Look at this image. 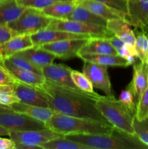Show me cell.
Returning a JSON list of instances; mask_svg holds the SVG:
<instances>
[{
    "instance_id": "obj_9",
    "label": "cell",
    "mask_w": 148,
    "mask_h": 149,
    "mask_svg": "<svg viewBox=\"0 0 148 149\" xmlns=\"http://www.w3.org/2000/svg\"><path fill=\"white\" fill-rule=\"evenodd\" d=\"M65 136L62 134L46 128L44 130L27 131H10L9 137L15 143L28 144L38 146L41 148V146L44 143L56 138Z\"/></svg>"
},
{
    "instance_id": "obj_29",
    "label": "cell",
    "mask_w": 148,
    "mask_h": 149,
    "mask_svg": "<svg viewBox=\"0 0 148 149\" xmlns=\"http://www.w3.org/2000/svg\"><path fill=\"white\" fill-rule=\"evenodd\" d=\"M136 36V50L141 63L148 65V33L134 29Z\"/></svg>"
},
{
    "instance_id": "obj_41",
    "label": "cell",
    "mask_w": 148,
    "mask_h": 149,
    "mask_svg": "<svg viewBox=\"0 0 148 149\" xmlns=\"http://www.w3.org/2000/svg\"><path fill=\"white\" fill-rule=\"evenodd\" d=\"M12 109L10 107V106H4V105L0 104V113H5V112H10L12 111Z\"/></svg>"
},
{
    "instance_id": "obj_25",
    "label": "cell",
    "mask_w": 148,
    "mask_h": 149,
    "mask_svg": "<svg viewBox=\"0 0 148 149\" xmlns=\"http://www.w3.org/2000/svg\"><path fill=\"white\" fill-rule=\"evenodd\" d=\"M75 6L76 3L75 1H58L41 10H39V11L42 14L52 19H65L72 13Z\"/></svg>"
},
{
    "instance_id": "obj_16",
    "label": "cell",
    "mask_w": 148,
    "mask_h": 149,
    "mask_svg": "<svg viewBox=\"0 0 148 149\" xmlns=\"http://www.w3.org/2000/svg\"><path fill=\"white\" fill-rule=\"evenodd\" d=\"M75 3L83 6L91 13L107 20L116 18H123L126 20L129 24L131 25L129 16L100 1L95 0H75Z\"/></svg>"
},
{
    "instance_id": "obj_3",
    "label": "cell",
    "mask_w": 148,
    "mask_h": 149,
    "mask_svg": "<svg viewBox=\"0 0 148 149\" xmlns=\"http://www.w3.org/2000/svg\"><path fill=\"white\" fill-rule=\"evenodd\" d=\"M46 127L64 135L71 134L110 133L114 127L109 122L74 117L55 112L45 122Z\"/></svg>"
},
{
    "instance_id": "obj_31",
    "label": "cell",
    "mask_w": 148,
    "mask_h": 149,
    "mask_svg": "<svg viewBox=\"0 0 148 149\" xmlns=\"http://www.w3.org/2000/svg\"><path fill=\"white\" fill-rule=\"evenodd\" d=\"M13 84L0 86V104L10 107L11 105L20 102L15 94Z\"/></svg>"
},
{
    "instance_id": "obj_21",
    "label": "cell",
    "mask_w": 148,
    "mask_h": 149,
    "mask_svg": "<svg viewBox=\"0 0 148 149\" xmlns=\"http://www.w3.org/2000/svg\"><path fill=\"white\" fill-rule=\"evenodd\" d=\"M78 54H108L118 55L109 39L102 37H91L80 49Z\"/></svg>"
},
{
    "instance_id": "obj_30",
    "label": "cell",
    "mask_w": 148,
    "mask_h": 149,
    "mask_svg": "<svg viewBox=\"0 0 148 149\" xmlns=\"http://www.w3.org/2000/svg\"><path fill=\"white\" fill-rule=\"evenodd\" d=\"M71 77H72L74 84L80 90L86 93H89V94L97 93L94 91V87L91 81L83 72L72 69Z\"/></svg>"
},
{
    "instance_id": "obj_20",
    "label": "cell",
    "mask_w": 148,
    "mask_h": 149,
    "mask_svg": "<svg viewBox=\"0 0 148 149\" xmlns=\"http://www.w3.org/2000/svg\"><path fill=\"white\" fill-rule=\"evenodd\" d=\"M10 108L14 111L23 113L44 123L47 122L52 117V115L56 112L53 109H49V108L32 106V105L26 104L21 102H17L11 105Z\"/></svg>"
},
{
    "instance_id": "obj_13",
    "label": "cell",
    "mask_w": 148,
    "mask_h": 149,
    "mask_svg": "<svg viewBox=\"0 0 148 149\" xmlns=\"http://www.w3.org/2000/svg\"><path fill=\"white\" fill-rule=\"evenodd\" d=\"M30 37L33 46H41L44 44L50 43V42H59V41L68 40V39H89L91 36L89 35L70 33L64 31L45 29L33 33L30 35Z\"/></svg>"
},
{
    "instance_id": "obj_26",
    "label": "cell",
    "mask_w": 148,
    "mask_h": 149,
    "mask_svg": "<svg viewBox=\"0 0 148 149\" xmlns=\"http://www.w3.org/2000/svg\"><path fill=\"white\" fill-rule=\"evenodd\" d=\"M65 19L76 20V21L84 22V23H90V24L99 25V26H106L107 20L100 16L97 15L94 13H91L83 6L77 4L72 13Z\"/></svg>"
},
{
    "instance_id": "obj_6",
    "label": "cell",
    "mask_w": 148,
    "mask_h": 149,
    "mask_svg": "<svg viewBox=\"0 0 148 149\" xmlns=\"http://www.w3.org/2000/svg\"><path fill=\"white\" fill-rule=\"evenodd\" d=\"M47 29L59 30L77 34L89 35L91 37H102L109 39L114 36L106 26L90 24L69 19H52Z\"/></svg>"
},
{
    "instance_id": "obj_27",
    "label": "cell",
    "mask_w": 148,
    "mask_h": 149,
    "mask_svg": "<svg viewBox=\"0 0 148 149\" xmlns=\"http://www.w3.org/2000/svg\"><path fill=\"white\" fill-rule=\"evenodd\" d=\"M0 64L4 67L10 66L42 74L41 68H38L37 66L31 63L28 60L17 53L4 59H0Z\"/></svg>"
},
{
    "instance_id": "obj_10",
    "label": "cell",
    "mask_w": 148,
    "mask_h": 149,
    "mask_svg": "<svg viewBox=\"0 0 148 149\" xmlns=\"http://www.w3.org/2000/svg\"><path fill=\"white\" fill-rule=\"evenodd\" d=\"M89 39H68L50 42L41 45L43 49L52 52L56 58L68 60L77 57L78 51L85 45Z\"/></svg>"
},
{
    "instance_id": "obj_38",
    "label": "cell",
    "mask_w": 148,
    "mask_h": 149,
    "mask_svg": "<svg viewBox=\"0 0 148 149\" xmlns=\"http://www.w3.org/2000/svg\"><path fill=\"white\" fill-rule=\"evenodd\" d=\"M14 36L12 31L7 25H0V45Z\"/></svg>"
},
{
    "instance_id": "obj_33",
    "label": "cell",
    "mask_w": 148,
    "mask_h": 149,
    "mask_svg": "<svg viewBox=\"0 0 148 149\" xmlns=\"http://www.w3.org/2000/svg\"><path fill=\"white\" fill-rule=\"evenodd\" d=\"M118 101L127 109L133 115L135 114L136 111V103L135 100L134 95L132 92L131 89L127 85V87L123 90L119 95Z\"/></svg>"
},
{
    "instance_id": "obj_34",
    "label": "cell",
    "mask_w": 148,
    "mask_h": 149,
    "mask_svg": "<svg viewBox=\"0 0 148 149\" xmlns=\"http://www.w3.org/2000/svg\"><path fill=\"white\" fill-rule=\"evenodd\" d=\"M134 116L138 120H142L148 117V87L136 103Z\"/></svg>"
},
{
    "instance_id": "obj_39",
    "label": "cell",
    "mask_w": 148,
    "mask_h": 149,
    "mask_svg": "<svg viewBox=\"0 0 148 149\" xmlns=\"http://www.w3.org/2000/svg\"><path fill=\"white\" fill-rule=\"evenodd\" d=\"M15 143L11 138L0 137V149H15Z\"/></svg>"
},
{
    "instance_id": "obj_35",
    "label": "cell",
    "mask_w": 148,
    "mask_h": 149,
    "mask_svg": "<svg viewBox=\"0 0 148 149\" xmlns=\"http://www.w3.org/2000/svg\"><path fill=\"white\" fill-rule=\"evenodd\" d=\"M18 4L25 8L41 10L59 0H17Z\"/></svg>"
},
{
    "instance_id": "obj_17",
    "label": "cell",
    "mask_w": 148,
    "mask_h": 149,
    "mask_svg": "<svg viewBox=\"0 0 148 149\" xmlns=\"http://www.w3.org/2000/svg\"><path fill=\"white\" fill-rule=\"evenodd\" d=\"M33 46L30 34L15 35L0 45V59H4Z\"/></svg>"
},
{
    "instance_id": "obj_22",
    "label": "cell",
    "mask_w": 148,
    "mask_h": 149,
    "mask_svg": "<svg viewBox=\"0 0 148 149\" xmlns=\"http://www.w3.org/2000/svg\"><path fill=\"white\" fill-rule=\"evenodd\" d=\"M3 68L12 77L13 79L17 82L39 87L41 86L46 80L42 74H38L33 71L19 69V68L10 66H3Z\"/></svg>"
},
{
    "instance_id": "obj_14",
    "label": "cell",
    "mask_w": 148,
    "mask_h": 149,
    "mask_svg": "<svg viewBox=\"0 0 148 149\" xmlns=\"http://www.w3.org/2000/svg\"><path fill=\"white\" fill-rule=\"evenodd\" d=\"M128 8L131 26L148 33V0H129Z\"/></svg>"
},
{
    "instance_id": "obj_2",
    "label": "cell",
    "mask_w": 148,
    "mask_h": 149,
    "mask_svg": "<svg viewBox=\"0 0 148 149\" xmlns=\"http://www.w3.org/2000/svg\"><path fill=\"white\" fill-rule=\"evenodd\" d=\"M65 137L87 146L89 149L148 148L135 134H130L115 127L110 133L71 134Z\"/></svg>"
},
{
    "instance_id": "obj_11",
    "label": "cell",
    "mask_w": 148,
    "mask_h": 149,
    "mask_svg": "<svg viewBox=\"0 0 148 149\" xmlns=\"http://www.w3.org/2000/svg\"><path fill=\"white\" fill-rule=\"evenodd\" d=\"M41 74L46 80L59 86L80 90L74 84L71 77V69L68 65L59 63L49 64L42 67ZM83 92V91H82Z\"/></svg>"
},
{
    "instance_id": "obj_18",
    "label": "cell",
    "mask_w": 148,
    "mask_h": 149,
    "mask_svg": "<svg viewBox=\"0 0 148 149\" xmlns=\"http://www.w3.org/2000/svg\"><path fill=\"white\" fill-rule=\"evenodd\" d=\"M133 65V77L128 86L131 89L137 103L148 87V65L140 62Z\"/></svg>"
},
{
    "instance_id": "obj_4",
    "label": "cell",
    "mask_w": 148,
    "mask_h": 149,
    "mask_svg": "<svg viewBox=\"0 0 148 149\" xmlns=\"http://www.w3.org/2000/svg\"><path fill=\"white\" fill-rule=\"evenodd\" d=\"M95 105L100 113L113 127L130 134H134L133 115L124 107L115 96L100 95Z\"/></svg>"
},
{
    "instance_id": "obj_8",
    "label": "cell",
    "mask_w": 148,
    "mask_h": 149,
    "mask_svg": "<svg viewBox=\"0 0 148 149\" xmlns=\"http://www.w3.org/2000/svg\"><path fill=\"white\" fill-rule=\"evenodd\" d=\"M107 68V65L84 61L83 73L89 79L94 88L102 90L107 96H114Z\"/></svg>"
},
{
    "instance_id": "obj_40",
    "label": "cell",
    "mask_w": 148,
    "mask_h": 149,
    "mask_svg": "<svg viewBox=\"0 0 148 149\" xmlns=\"http://www.w3.org/2000/svg\"><path fill=\"white\" fill-rule=\"evenodd\" d=\"M10 130L0 125V136H9Z\"/></svg>"
},
{
    "instance_id": "obj_37",
    "label": "cell",
    "mask_w": 148,
    "mask_h": 149,
    "mask_svg": "<svg viewBox=\"0 0 148 149\" xmlns=\"http://www.w3.org/2000/svg\"><path fill=\"white\" fill-rule=\"evenodd\" d=\"M15 82L12 77L8 74L7 71L0 64V86L6 84H13Z\"/></svg>"
},
{
    "instance_id": "obj_24",
    "label": "cell",
    "mask_w": 148,
    "mask_h": 149,
    "mask_svg": "<svg viewBox=\"0 0 148 149\" xmlns=\"http://www.w3.org/2000/svg\"><path fill=\"white\" fill-rule=\"evenodd\" d=\"M83 61L94 63L107 66H129L127 61L118 55H108V54H78L77 55Z\"/></svg>"
},
{
    "instance_id": "obj_42",
    "label": "cell",
    "mask_w": 148,
    "mask_h": 149,
    "mask_svg": "<svg viewBox=\"0 0 148 149\" xmlns=\"http://www.w3.org/2000/svg\"><path fill=\"white\" fill-rule=\"evenodd\" d=\"M59 1H73L75 0H59Z\"/></svg>"
},
{
    "instance_id": "obj_19",
    "label": "cell",
    "mask_w": 148,
    "mask_h": 149,
    "mask_svg": "<svg viewBox=\"0 0 148 149\" xmlns=\"http://www.w3.org/2000/svg\"><path fill=\"white\" fill-rule=\"evenodd\" d=\"M17 54L24 57L39 68L53 63L56 58V56L54 54L43 49L41 46H33L20 51Z\"/></svg>"
},
{
    "instance_id": "obj_5",
    "label": "cell",
    "mask_w": 148,
    "mask_h": 149,
    "mask_svg": "<svg viewBox=\"0 0 148 149\" xmlns=\"http://www.w3.org/2000/svg\"><path fill=\"white\" fill-rule=\"evenodd\" d=\"M52 18L42 14L39 10L26 8V10L12 23L7 26L12 31L14 36L21 34H33L46 29Z\"/></svg>"
},
{
    "instance_id": "obj_15",
    "label": "cell",
    "mask_w": 148,
    "mask_h": 149,
    "mask_svg": "<svg viewBox=\"0 0 148 149\" xmlns=\"http://www.w3.org/2000/svg\"><path fill=\"white\" fill-rule=\"evenodd\" d=\"M131 26L124 19L116 18L107 20L106 27L113 35L121 39L132 49H136V36Z\"/></svg>"
},
{
    "instance_id": "obj_28",
    "label": "cell",
    "mask_w": 148,
    "mask_h": 149,
    "mask_svg": "<svg viewBox=\"0 0 148 149\" xmlns=\"http://www.w3.org/2000/svg\"><path fill=\"white\" fill-rule=\"evenodd\" d=\"M41 149H89L87 146L68 139L65 136L54 138L41 146Z\"/></svg>"
},
{
    "instance_id": "obj_1",
    "label": "cell",
    "mask_w": 148,
    "mask_h": 149,
    "mask_svg": "<svg viewBox=\"0 0 148 149\" xmlns=\"http://www.w3.org/2000/svg\"><path fill=\"white\" fill-rule=\"evenodd\" d=\"M38 89L47 99L51 109L57 113L74 117L109 122L96 106V100L100 96L97 93L89 94L57 85L48 80H45L44 83Z\"/></svg>"
},
{
    "instance_id": "obj_7",
    "label": "cell",
    "mask_w": 148,
    "mask_h": 149,
    "mask_svg": "<svg viewBox=\"0 0 148 149\" xmlns=\"http://www.w3.org/2000/svg\"><path fill=\"white\" fill-rule=\"evenodd\" d=\"M0 125L10 131L36 130L47 128L44 122L14 111L0 113Z\"/></svg>"
},
{
    "instance_id": "obj_32",
    "label": "cell",
    "mask_w": 148,
    "mask_h": 149,
    "mask_svg": "<svg viewBox=\"0 0 148 149\" xmlns=\"http://www.w3.org/2000/svg\"><path fill=\"white\" fill-rule=\"evenodd\" d=\"M132 125L135 135L144 144L148 146V117L142 120H138L133 115Z\"/></svg>"
},
{
    "instance_id": "obj_23",
    "label": "cell",
    "mask_w": 148,
    "mask_h": 149,
    "mask_svg": "<svg viewBox=\"0 0 148 149\" xmlns=\"http://www.w3.org/2000/svg\"><path fill=\"white\" fill-rule=\"evenodd\" d=\"M26 8L17 0H0V25H7L15 20Z\"/></svg>"
},
{
    "instance_id": "obj_12",
    "label": "cell",
    "mask_w": 148,
    "mask_h": 149,
    "mask_svg": "<svg viewBox=\"0 0 148 149\" xmlns=\"http://www.w3.org/2000/svg\"><path fill=\"white\" fill-rule=\"evenodd\" d=\"M14 90L20 102L32 106L50 108L49 102L38 87L15 81Z\"/></svg>"
},
{
    "instance_id": "obj_36",
    "label": "cell",
    "mask_w": 148,
    "mask_h": 149,
    "mask_svg": "<svg viewBox=\"0 0 148 149\" xmlns=\"http://www.w3.org/2000/svg\"><path fill=\"white\" fill-rule=\"evenodd\" d=\"M95 1L103 3V4L112 7L114 10H118L129 17V8H128L129 0H95Z\"/></svg>"
}]
</instances>
